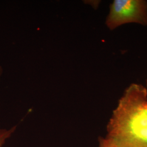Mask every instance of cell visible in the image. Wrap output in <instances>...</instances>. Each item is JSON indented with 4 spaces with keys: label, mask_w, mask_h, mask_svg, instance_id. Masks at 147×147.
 Segmentation results:
<instances>
[{
    "label": "cell",
    "mask_w": 147,
    "mask_h": 147,
    "mask_svg": "<svg viewBox=\"0 0 147 147\" xmlns=\"http://www.w3.org/2000/svg\"></svg>",
    "instance_id": "cell-6"
},
{
    "label": "cell",
    "mask_w": 147,
    "mask_h": 147,
    "mask_svg": "<svg viewBox=\"0 0 147 147\" xmlns=\"http://www.w3.org/2000/svg\"><path fill=\"white\" fill-rule=\"evenodd\" d=\"M128 23L147 25V1L144 0H115L106 24L111 30Z\"/></svg>",
    "instance_id": "cell-2"
},
{
    "label": "cell",
    "mask_w": 147,
    "mask_h": 147,
    "mask_svg": "<svg viewBox=\"0 0 147 147\" xmlns=\"http://www.w3.org/2000/svg\"><path fill=\"white\" fill-rule=\"evenodd\" d=\"M16 126H13L9 129H0V147H2L7 140L15 132Z\"/></svg>",
    "instance_id": "cell-3"
},
{
    "label": "cell",
    "mask_w": 147,
    "mask_h": 147,
    "mask_svg": "<svg viewBox=\"0 0 147 147\" xmlns=\"http://www.w3.org/2000/svg\"><path fill=\"white\" fill-rule=\"evenodd\" d=\"M105 138L115 147H147V89L126 88L107 125Z\"/></svg>",
    "instance_id": "cell-1"
},
{
    "label": "cell",
    "mask_w": 147,
    "mask_h": 147,
    "mask_svg": "<svg viewBox=\"0 0 147 147\" xmlns=\"http://www.w3.org/2000/svg\"><path fill=\"white\" fill-rule=\"evenodd\" d=\"M3 73V71H2V68L0 67V78H1V75H2V74Z\"/></svg>",
    "instance_id": "cell-5"
},
{
    "label": "cell",
    "mask_w": 147,
    "mask_h": 147,
    "mask_svg": "<svg viewBox=\"0 0 147 147\" xmlns=\"http://www.w3.org/2000/svg\"><path fill=\"white\" fill-rule=\"evenodd\" d=\"M99 147H115L105 137L99 138Z\"/></svg>",
    "instance_id": "cell-4"
}]
</instances>
